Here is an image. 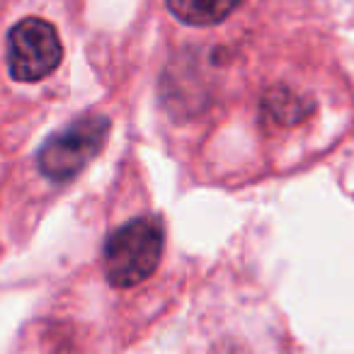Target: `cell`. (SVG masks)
Wrapping results in <instances>:
<instances>
[{"label":"cell","mask_w":354,"mask_h":354,"mask_svg":"<svg viewBox=\"0 0 354 354\" xmlns=\"http://www.w3.org/2000/svg\"><path fill=\"white\" fill-rule=\"evenodd\" d=\"M64 56L59 32L39 17L17 22L8 35V68L20 83H35L56 71Z\"/></svg>","instance_id":"cell-3"},{"label":"cell","mask_w":354,"mask_h":354,"mask_svg":"<svg viewBox=\"0 0 354 354\" xmlns=\"http://www.w3.org/2000/svg\"><path fill=\"white\" fill-rule=\"evenodd\" d=\"M165 3L177 20L192 27L218 25L241 6V0H165Z\"/></svg>","instance_id":"cell-4"},{"label":"cell","mask_w":354,"mask_h":354,"mask_svg":"<svg viewBox=\"0 0 354 354\" xmlns=\"http://www.w3.org/2000/svg\"><path fill=\"white\" fill-rule=\"evenodd\" d=\"M262 107H265L267 117L274 124H279V127H294V124L304 122L313 112V102L308 97H304V95L291 88H284V85L267 90Z\"/></svg>","instance_id":"cell-5"},{"label":"cell","mask_w":354,"mask_h":354,"mask_svg":"<svg viewBox=\"0 0 354 354\" xmlns=\"http://www.w3.org/2000/svg\"><path fill=\"white\" fill-rule=\"evenodd\" d=\"M165 245L162 223L141 216L119 226L104 243V274L117 289H129L146 281L158 270Z\"/></svg>","instance_id":"cell-1"},{"label":"cell","mask_w":354,"mask_h":354,"mask_svg":"<svg viewBox=\"0 0 354 354\" xmlns=\"http://www.w3.org/2000/svg\"><path fill=\"white\" fill-rule=\"evenodd\" d=\"M109 136V119L102 114H85L59 129L41 143L37 153V165L41 175L54 183H68L85 170L100 151L104 148Z\"/></svg>","instance_id":"cell-2"}]
</instances>
